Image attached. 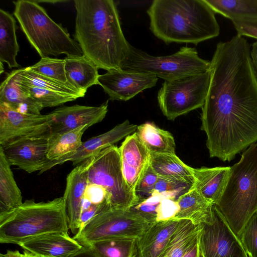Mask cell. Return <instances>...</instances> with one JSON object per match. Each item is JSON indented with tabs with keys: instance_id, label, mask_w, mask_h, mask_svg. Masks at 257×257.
Instances as JSON below:
<instances>
[{
	"instance_id": "ab89813d",
	"label": "cell",
	"mask_w": 257,
	"mask_h": 257,
	"mask_svg": "<svg viewBox=\"0 0 257 257\" xmlns=\"http://www.w3.org/2000/svg\"><path fill=\"white\" fill-rule=\"evenodd\" d=\"M232 22L238 35L257 39V18L236 19Z\"/></svg>"
},
{
	"instance_id": "f546056e",
	"label": "cell",
	"mask_w": 257,
	"mask_h": 257,
	"mask_svg": "<svg viewBox=\"0 0 257 257\" xmlns=\"http://www.w3.org/2000/svg\"><path fill=\"white\" fill-rule=\"evenodd\" d=\"M88 125L79 126L60 134L49 135L47 158L49 161L58 160L75 152L82 144V136Z\"/></svg>"
},
{
	"instance_id": "83f0119b",
	"label": "cell",
	"mask_w": 257,
	"mask_h": 257,
	"mask_svg": "<svg viewBox=\"0 0 257 257\" xmlns=\"http://www.w3.org/2000/svg\"><path fill=\"white\" fill-rule=\"evenodd\" d=\"M136 133L150 154H175L176 144L172 135L154 123L146 122L138 125Z\"/></svg>"
},
{
	"instance_id": "ee69618b",
	"label": "cell",
	"mask_w": 257,
	"mask_h": 257,
	"mask_svg": "<svg viewBox=\"0 0 257 257\" xmlns=\"http://www.w3.org/2000/svg\"><path fill=\"white\" fill-rule=\"evenodd\" d=\"M199 240V237L194 244L186 251L183 257H201Z\"/></svg>"
},
{
	"instance_id": "d6a6232c",
	"label": "cell",
	"mask_w": 257,
	"mask_h": 257,
	"mask_svg": "<svg viewBox=\"0 0 257 257\" xmlns=\"http://www.w3.org/2000/svg\"><path fill=\"white\" fill-rule=\"evenodd\" d=\"M90 247L98 257H137V240L118 238L95 242Z\"/></svg>"
},
{
	"instance_id": "3957f363",
	"label": "cell",
	"mask_w": 257,
	"mask_h": 257,
	"mask_svg": "<svg viewBox=\"0 0 257 257\" xmlns=\"http://www.w3.org/2000/svg\"><path fill=\"white\" fill-rule=\"evenodd\" d=\"M147 13L150 30L166 45H197L220 33L215 13L204 0H154Z\"/></svg>"
},
{
	"instance_id": "7dc6e473",
	"label": "cell",
	"mask_w": 257,
	"mask_h": 257,
	"mask_svg": "<svg viewBox=\"0 0 257 257\" xmlns=\"http://www.w3.org/2000/svg\"><path fill=\"white\" fill-rule=\"evenodd\" d=\"M1 67H0V68H1V70H0V73L1 74L4 71V67H3V63L1 62Z\"/></svg>"
},
{
	"instance_id": "8992f818",
	"label": "cell",
	"mask_w": 257,
	"mask_h": 257,
	"mask_svg": "<svg viewBox=\"0 0 257 257\" xmlns=\"http://www.w3.org/2000/svg\"><path fill=\"white\" fill-rule=\"evenodd\" d=\"M14 15L31 45L41 58L81 57L83 53L78 43L67 31L55 23L45 10L35 1L13 2Z\"/></svg>"
},
{
	"instance_id": "e575fe53",
	"label": "cell",
	"mask_w": 257,
	"mask_h": 257,
	"mask_svg": "<svg viewBox=\"0 0 257 257\" xmlns=\"http://www.w3.org/2000/svg\"><path fill=\"white\" fill-rule=\"evenodd\" d=\"M65 64L64 59L45 57L41 58L39 62L28 68L43 76L68 83L65 74Z\"/></svg>"
},
{
	"instance_id": "8d00e7d4",
	"label": "cell",
	"mask_w": 257,
	"mask_h": 257,
	"mask_svg": "<svg viewBox=\"0 0 257 257\" xmlns=\"http://www.w3.org/2000/svg\"><path fill=\"white\" fill-rule=\"evenodd\" d=\"M239 238L248 257H257V211L243 227Z\"/></svg>"
},
{
	"instance_id": "7c38bea8",
	"label": "cell",
	"mask_w": 257,
	"mask_h": 257,
	"mask_svg": "<svg viewBox=\"0 0 257 257\" xmlns=\"http://www.w3.org/2000/svg\"><path fill=\"white\" fill-rule=\"evenodd\" d=\"M52 115L19 112L0 102V145L26 137L49 135Z\"/></svg>"
},
{
	"instance_id": "603a6c76",
	"label": "cell",
	"mask_w": 257,
	"mask_h": 257,
	"mask_svg": "<svg viewBox=\"0 0 257 257\" xmlns=\"http://www.w3.org/2000/svg\"><path fill=\"white\" fill-rule=\"evenodd\" d=\"M179 209L173 219H187L196 225L209 221L212 216L213 204L204 198L193 186L177 200Z\"/></svg>"
},
{
	"instance_id": "484cf974",
	"label": "cell",
	"mask_w": 257,
	"mask_h": 257,
	"mask_svg": "<svg viewBox=\"0 0 257 257\" xmlns=\"http://www.w3.org/2000/svg\"><path fill=\"white\" fill-rule=\"evenodd\" d=\"M10 166L0 148V216L14 210L23 203L21 191Z\"/></svg>"
},
{
	"instance_id": "cb8c5ba5",
	"label": "cell",
	"mask_w": 257,
	"mask_h": 257,
	"mask_svg": "<svg viewBox=\"0 0 257 257\" xmlns=\"http://www.w3.org/2000/svg\"><path fill=\"white\" fill-rule=\"evenodd\" d=\"M67 82L80 92L85 94L87 89L98 85V68L85 56L64 58Z\"/></svg>"
},
{
	"instance_id": "ffe728a7",
	"label": "cell",
	"mask_w": 257,
	"mask_h": 257,
	"mask_svg": "<svg viewBox=\"0 0 257 257\" xmlns=\"http://www.w3.org/2000/svg\"><path fill=\"white\" fill-rule=\"evenodd\" d=\"M180 220L171 219L157 222L137 240V257H161Z\"/></svg>"
},
{
	"instance_id": "d6986e66",
	"label": "cell",
	"mask_w": 257,
	"mask_h": 257,
	"mask_svg": "<svg viewBox=\"0 0 257 257\" xmlns=\"http://www.w3.org/2000/svg\"><path fill=\"white\" fill-rule=\"evenodd\" d=\"M119 148L122 171L128 187H136L150 164V153L136 132L127 136Z\"/></svg>"
},
{
	"instance_id": "6da1fadb",
	"label": "cell",
	"mask_w": 257,
	"mask_h": 257,
	"mask_svg": "<svg viewBox=\"0 0 257 257\" xmlns=\"http://www.w3.org/2000/svg\"><path fill=\"white\" fill-rule=\"evenodd\" d=\"M201 113L210 158L230 162L257 142V81L242 74L222 75L210 84Z\"/></svg>"
},
{
	"instance_id": "ba28073f",
	"label": "cell",
	"mask_w": 257,
	"mask_h": 257,
	"mask_svg": "<svg viewBox=\"0 0 257 257\" xmlns=\"http://www.w3.org/2000/svg\"><path fill=\"white\" fill-rule=\"evenodd\" d=\"M210 61L200 58L195 48L187 45L176 53L155 56L130 44L121 69L153 74L166 81L198 75L209 70Z\"/></svg>"
},
{
	"instance_id": "ac0fdd59",
	"label": "cell",
	"mask_w": 257,
	"mask_h": 257,
	"mask_svg": "<svg viewBox=\"0 0 257 257\" xmlns=\"http://www.w3.org/2000/svg\"><path fill=\"white\" fill-rule=\"evenodd\" d=\"M18 245L38 257H70L83 246L69 233L60 232L38 235Z\"/></svg>"
},
{
	"instance_id": "7a4b0ae2",
	"label": "cell",
	"mask_w": 257,
	"mask_h": 257,
	"mask_svg": "<svg viewBox=\"0 0 257 257\" xmlns=\"http://www.w3.org/2000/svg\"><path fill=\"white\" fill-rule=\"evenodd\" d=\"M75 40L98 69L121 70L130 43L112 0H75Z\"/></svg>"
},
{
	"instance_id": "bcb514c9",
	"label": "cell",
	"mask_w": 257,
	"mask_h": 257,
	"mask_svg": "<svg viewBox=\"0 0 257 257\" xmlns=\"http://www.w3.org/2000/svg\"><path fill=\"white\" fill-rule=\"evenodd\" d=\"M250 57L252 65L257 78V41L254 42L250 50Z\"/></svg>"
},
{
	"instance_id": "f35d334b",
	"label": "cell",
	"mask_w": 257,
	"mask_h": 257,
	"mask_svg": "<svg viewBox=\"0 0 257 257\" xmlns=\"http://www.w3.org/2000/svg\"><path fill=\"white\" fill-rule=\"evenodd\" d=\"M179 209L177 201L163 197L158 206L156 213L157 222L173 219Z\"/></svg>"
},
{
	"instance_id": "9c48e42d",
	"label": "cell",
	"mask_w": 257,
	"mask_h": 257,
	"mask_svg": "<svg viewBox=\"0 0 257 257\" xmlns=\"http://www.w3.org/2000/svg\"><path fill=\"white\" fill-rule=\"evenodd\" d=\"M87 178L88 183L104 189L111 208L128 210L141 202L124 179L119 148L114 145L89 158Z\"/></svg>"
},
{
	"instance_id": "f6af8a7d",
	"label": "cell",
	"mask_w": 257,
	"mask_h": 257,
	"mask_svg": "<svg viewBox=\"0 0 257 257\" xmlns=\"http://www.w3.org/2000/svg\"><path fill=\"white\" fill-rule=\"evenodd\" d=\"M70 257H98L89 246H83L80 250Z\"/></svg>"
},
{
	"instance_id": "60d3db41",
	"label": "cell",
	"mask_w": 257,
	"mask_h": 257,
	"mask_svg": "<svg viewBox=\"0 0 257 257\" xmlns=\"http://www.w3.org/2000/svg\"><path fill=\"white\" fill-rule=\"evenodd\" d=\"M83 197L94 204L107 203V193L104 189L94 184H88Z\"/></svg>"
},
{
	"instance_id": "2e32d148",
	"label": "cell",
	"mask_w": 257,
	"mask_h": 257,
	"mask_svg": "<svg viewBox=\"0 0 257 257\" xmlns=\"http://www.w3.org/2000/svg\"><path fill=\"white\" fill-rule=\"evenodd\" d=\"M108 100L99 106L75 104L55 109L50 113L52 121L49 135L62 134L79 126H91L101 121L108 111Z\"/></svg>"
},
{
	"instance_id": "30bf717a",
	"label": "cell",
	"mask_w": 257,
	"mask_h": 257,
	"mask_svg": "<svg viewBox=\"0 0 257 257\" xmlns=\"http://www.w3.org/2000/svg\"><path fill=\"white\" fill-rule=\"evenodd\" d=\"M210 80L209 71L181 79L165 81L158 91L157 99L163 114L174 120L205 103Z\"/></svg>"
},
{
	"instance_id": "4dcf8cb0",
	"label": "cell",
	"mask_w": 257,
	"mask_h": 257,
	"mask_svg": "<svg viewBox=\"0 0 257 257\" xmlns=\"http://www.w3.org/2000/svg\"><path fill=\"white\" fill-rule=\"evenodd\" d=\"M215 13L231 21L257 18V0H204Z\"/></svg>"
},
{
	"instance_id": "277c9868",
	"label": "cell",
	"mask_w": 257,
	"mask_h": 257,
	"mask_svg": "<svg viewBox=\"0 0 257 257\" xmlns=\"http://www.w3.org/2000/svg\"><path fill=\"white\" fill-rule=\"evenodd\" d=\"M215 205L239 237L245 223L257 211V142L230 167L225 189Z\"/></svg>"
},
{
	"instance_id": "e0dca14e",
	"label": "cell",
	"mask_w": 257,
	"mask_h": 257,
	"mask_svg": "<svg viewBox=\"0 0 257 257\" xmlns=\"http://www.w3.org/2000/svg\"><path fill=\"white\" fill-rule=\"evenodd\" d=\"M87 159L77 165L67 175L63 196L69 229L76 234L79 229L82 201L88 184Z\"/></svg>"
},
{
	"instance_id": "7bdbcfd3",
	"label": "cell",
	"mask_w": 257,
	"mask_h": 257,
	"mask_svg": "<svg viewBox=\"0 0 257 257\" xmlns=\"http://www.w3.org/2000/svg\"><path fill=\"white\" fill-rule=\"evenodd\" d=\"M0 257H38L30 252L24 251L23 253L19 250H7L5 253H1Z\"/></svg>"
},
{
	"instance_id": "74e56055",
	"label": "cell",
	"mask_w": 257,
	"mask_h": 257,
	"mask_svg": "<svg viewBox=\"0 0 257 257\" xmlns=\"http://www.w3.org/2000/svg\"><path fill=\"white\" fill-rule=\"evenodd\" d=\"M158 177L150 162L135 188V193L141 201L153 194Z\"/></svg>"
},
{
	"instance_id": "5b68a950",
	"label": "cell",
	"mask_w": 257,
	"mask_h": 257,
	"mask_svg": "<svg viewBox=\"0 0 257 257\" xmlns=\"http://www.w3.org/2000/svg\"><path fill=\"white\" fill-rule=\"evenodd\" d=\"M63 197L47 202L26 200L18 208L0 216V242L18 245L42 234L68 233Z\"/></svg>"
},
{
	"instance_id": "4fadbf2b",
	"label": "cell",
	"mask_w": 257,
	"mask_h": 257,
	"mask_svg": "<svg viewBox=\"0 0 257 257\" xmlns=\"http://www.w3.org/2000/svg\"><path fill=\"white\" fill-rule=\"evenodd\" d=\"M49 135L19 139L0 148L11 166L28 173L40 172L49 161Z\"/></svg>"
},
{
	"instance_id": "836d02e7",
	"label": "cell",
	"mask_w": 257,
	"mask_h": 257,
	"mask_svg": "<svg viewBox=\"0 0 257 257\" xmlns=\"http://www.w3.org/2000/svg\"><path fill=\"white\" fill-rule=\"evenodd\" d=\"M17 79L26 93L34 100L40 103L43 108L52 107L61 105L66 102L74 101L78 96L27 85Z\"/></svg>"
},
{
	"instance_id": "d590c367",
	"label": "cell",
	"mask_w": 257,
	"mask_h": 257,
	"mask_svg": "<svg viewBox=\"0 0 257 257\" xmlns=\"http://www.w3.org/2000/svg\"><path fill=\"white\" fill-rule=\"evenodd\" d=\"M193 185L159 176L154 192L164 198L177 200L182 195L189 191Z\"/></svg>"
},
{
	"instance_id": "d4e9b609",
	"label": "cell",
	"mask_w": 257,
	"mask_h": 257,
	"mask_svg": "<svg viewBox=\"0 0 257 257\" xmlns=\"http://www.w3.org/2000/svg\"><path fill=\"white\" fill-rule=\"evenodd\" d=\"M150 162L159 176L194 184L193 168L185 164L176 154H150Z\"/></svg>"
},
{
	"instance_id": "9a60e30c",
	"label": "cell",
	"mask_w": 257,
	"mask_h": 257,
	"mask_svg": "<svg viewBox=\"0 0 257 257\" xmlns=\"http://www.w3.org/2000/svg\"><path fill=\"white\" fill-rule=\"evenodd\" d=\"M137 126L126 120L108 132L83 142L78 150L68 156L58 160L48 161L38 174H41L55 166L61 165L67 161H71L73 166H77L103 150L113 146L123 138L136 132Z\"/></svg>"
},
{
	"instance_id": "8fae6325",
	"label": "cell",
	"mask_w": 257,
	"mask_h": 257,
	"mask_svg": "<svg viewBox=\"0 0 257 257\" xmlns=\"http://www.w3.org/2000/svg\"><path fill=\"white\" fill-rule=\"evenodd\" d=\"M202 225L199 240L201 257H248L239 238L215 204L211 219Z\"/></svg>"
},
{
	"instance_id": "f1b7e54d",
	"label": "cell",
	"mask_w": 257,
	"mask_h": 257,
	"mask_svg": "<svg viewBox=\"0 0 257 257\" xmlns=\"http://www.w3.org/2000/svg\"><path fill=\"white\" fill-rule=\"evenodd\" d=\"M202 225H196L190 220L181 219L161 257H183L198 239Z\"/></svg>"
},
{
	"instance_id": "4316f807",
	"label": "cell",
	"mask_w": 257,
	"mask_h": 257,
	"mask_svg": "<svg viewBox=\"0 0 257 257\" xmlns=\"http://www.w3.org/2000/svg\"><path fill=\"white\" fill-rule=\"evenodd\" d=\"M16 29V21L14 17L0 9V62L6 63L10 69L20 67L16 60L20 51Z\"/></svg>"
},
{
	"instance_id": "7402d4cb",
	"label": "cell",
	"mask_w": 257,
	"mask_h": 257,
	"mask_svg": "<svg viewBox=\"0 0 257 257\" xmlns=\"http://www.w3.org/2000/svg\"><path fill=\"white\" fill-rule=\"evenodd\" d=\"M17 70L8 73L0 85V102L23 113L41 114L42 105L32 98L17 79Z\"/></svg>"
},
{
	"instance_id": "1f68e13d",
	"label": "cell",
	"mask_w": 257,
	"mask_h": 257,
	"mask_svg": "<svg viewBox=\"0 0 257 257\" xmlns=\"http://www.w3.org/2000/svg\"><path fill=\"white\" fill-rule=\"evenodd\" d=\"M17 78L22 83L39 88L74 95L80 97L84 94L69 83L60 82L30 70L28 67L17 69Z\"/></svg>"
},
{
	"instance_id": "b9f144b4",
	"label": "cell",
	"mask_w": 257,
	"mask_h": 257,
	"mask_svg": "<svg viewBox=\"0 0 257 257\" xmlns=\"http://www.w3.org/2000/svg\"><path fill=\"white\" fill-rule=\"evenodd\" d=\"M109 207L110 206L107 203L99 205L92 204L87 208L82 210L79 218V230L82 228L95 215Z\"/></svg>"
},
{
	"instance_id": "44dd1931",
	"label": "cell",
	"mask_w": 257,
	"mask_h": 257,
	"mask_svg": "<svg viewBox=\"0 0 257 257\" xmlns=\"http://www.w3.org/2000/svg\"><path fill=\"white\" fill-rule=\"evenodd\" d=\"M230 167L193 168L194 187L204 198L216 204L222 196Z\"/></svg>"
},
{
	"instance_id": "5bb4252c",
	"label": "cell",
	"mask_w": 257,
	"mask_h": 257,
	"mask_svg": "<svg viewBox=\"0 0 257 257\" xmlns=\"http://www.w3.org/2000/svg\"><path fill=\"white\" fill-rule=\"evenodd\" d=\"M154 75L125 70L107 71L99 75L98 82L112 101H127L143 90L156 86Z\"/></svg>"
},
{
	"instance_id": "52a82bcc",
	"label": "cell",
	"mask_w": 257,
	"mask_h": 257,
	"mask_svg": "<svg viewBox=\"0 0 257 257\" xmlns=\"http://www.w3.org/2000/svg\"><path fill=\"white\" fill-rule=\"evenodd\" d=\"M157 222L156 216L131 209L122 210L109 207L93 217L74 235L81 245L106 239L138 240Z\"/></svg>"
}]
</instances>
